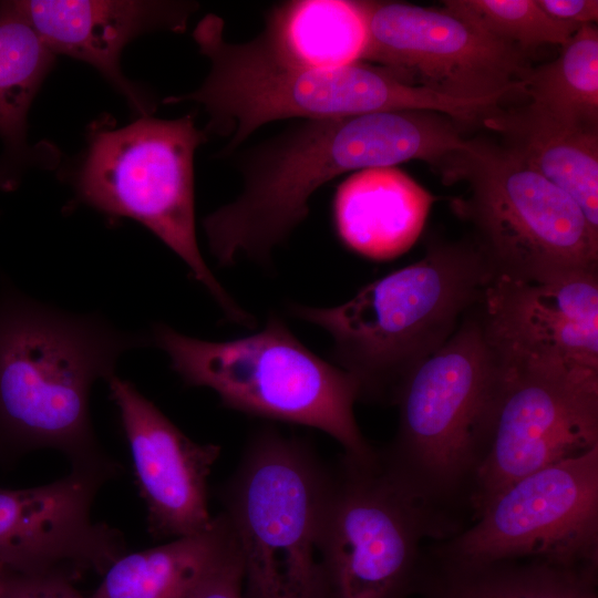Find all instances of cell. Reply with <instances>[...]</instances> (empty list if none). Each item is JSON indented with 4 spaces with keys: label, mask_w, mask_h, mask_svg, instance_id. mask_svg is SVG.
Wrapping results in <instances>:
<instances>
[{
    "label": "cell",
    "mask_w": 598,
    "mask_h": 598,
    "mask_svg": "<svg viewBox=\"0 0 598 598\" xmlns=\"http://www.w3.org/2000/svg\"><path fill=\"white\" fill-rule=\"evenodd\" d=\"M466 192L451 200L493 276L542 280L598 271V233L575 200L499 142L475 137L441 174Z\"/></svg>",
    "instance_id": "obj_9"
},
{
    "label": "cell",
    "mask_w": 598,
    "mask_h": 598,
    "mask_svg": "<svg viewBox=\"0 0 598 598\" xmlns=\"http://www.w3.org/2000/svg\"><path fill=\"white\" fill-rule=\"evenodd\" d=\"M153 342L187 385L212 389L226 408L320 430L352 457L377 456L355 419L357 379L308 349L277 316L261 331L226 341L157 324Z\"/></svg>",
    "instance_id": "obj_6"
},
{
    "label": "cell",
    "mask_w": 598,
    "mask_h": 598,
    "mask_svg": "<svg viewBox=\"0 0 598 598\" xmlns=\"http://www.w3.org/2000/svg\"><path fill=\"white\" fill-rule=\"evenodd\" d=\"M522 92L533 105L564 123L598 128L597 25H581L556 59L532 66Z\"/></svg>",
    "instance_id": "obj_24"
},
{
    "label": "cell",
    "mask_w": 598,
    "mask_h": 598,
    "mask_svg": "<svg viewBox=\"0 0 598 598\" xmlns=\"http://www.w3.org/2000/svg\"><path fill=\"white\" fill-rule=\"evenodd\" d=\"M367 25L362 61L403 83L455 100H502L522 92L528 58L444 6L358 0Z\"/></svg>",
    "instance_id": "obj_12"
},
{
    "label": "cell",
    "mask_w": 598,
    "mask_h": 598,
    "mask_svg": "<svg viewBox=\"0 0 598 598\" xmlns=\"http://www.w3.org/2000/svg\"><path fill=\"white\" fill-rule=\"evenodd\" d=\"M116 473L72 466L52 483L20 489L0 487V555L16 571L59 574L76 580L103 574L127 553L121 533L94 522V497Z\"/></svg>",
    "instance_id": "obj_15"
},
{
    "label": "cell",
    "mask_w": 598,
    "mask_h": 598,
    "mask_svg": "<svg viewBox=\"0 0 598 598\" xmlns=\"http://www.w3.org/2000/svg\"><path fill=\"white\" fill-rule=\"evenodd\" d=\"M505 373L486 338L478 305L394 391L398 429L378 450V463L433 542L461 533L474 520L478 476L492 446Z\"/></svg>",
    "instance_id": "obj_2"
},
{
    "label": "cell",
    "mask_w": 598,
    "mask_h": 598,
    "mask_svg": "<svg viewBox=\"0 0 598 598\" xmlns=\"http://www.w3.org/2000/svg\"><path fill=\"white\" fill-rule=\"evenodd\" d=\"M443 6L527 58L544 45L563 47L580 28L553 18L536 0H445Z\"/></svg>",
    "instance_id": "obj_25"
},
{
    "label": "cell",
    "mask_w": 598,
    "mask_h": 598,
    "mask_svg": "<svg viewBox=\"0 0 598 598\" xmlns=\"http://www.w3.org/2000/svg\"><path fill=\"white\" fill-rule=\"evenodd\" d=\"M207 138L193 114L140 116L122 127L102 117L87 130L72 182L79 202L110 219L132 218L148 228L187 265L228 320L252 328L254 317L213 275L196 239L194 155Z\"/></svg>",
    "instance_id": "obj_7"
},
{
    "label": "cell",
    "mask_w": 598,
    "mask_h": 598,
    "mask_svg": "<svg viewBox=\"0 0 598 598\" xmlns=\"http://www.w3.org/2000/svg\"><path fill=\"white\" fill-rule=\"evenodd\" d=\"M480 311L506 369L598 379V271L542 280L494 276Z\"/></svg>",
    "instance_id": "obj_13"
},
{
    "label": "cell",
    "mask_w": 598,
    "mask_h": 598,
    "mask_svg": "<svg viewBox=\"0 0 598 598\" xmlns=\"http://www.w3.org/2000/svg\"><path fill=\"white\" fill-rule=\"evenodd\" d=\"M148 341L100 318L68 315L4 288L0 439L22 450H56L72 466L118 472L94 435L90 393L96 380L114 375L123 352Z\"/></svg>",
    "instance_id": "obj_3"
},
{
    "label": "cell",
    "mask_w": 598,
    "mask_h": 598,
    "mask_svg": "<svg viewBox=\"0 0 598 598\" xmlns=\"http://www.w3.org/2000/svg\"><path fill=\"white\" fill-rule=\"evenodd\" d=\"M493 277L472 240L433 243L341 305L291 311L331 336L333 359L357 379L361 400L391 404L401 380L453 336Z\"/></svg>",
    "instance_id": "obj_5"
},
{
    "label": "cell",
    "mask_w": 598,
    "mask_h": 598,
    "mask_svg": "<svg viewBox=\"0 0 598 598\" xmlns=\"http://www.w3.org/2000/svg\"><path fill=\"white\" fill-rule=\"evenodd\" d=\"M426 538L377 456L328 468L319 527L326 598H413Z\"/></svg>",
    "instance_id": "obj_10"
},
{
    "label": "cell",
    "mask_w": 598,
    "mask_h": 598,
    "mask_svg": "<svg viewBox=\"0 0 598 598\" xmlns=\"http://www.w3.org/2000/svg\"><path fill=\"white\" fill-rule=\"evenodd\" d=\"M12 3L52 53L96 69L138 116H151L156 103L122 72V51L147 32H184L198 7L190 1L157 0H17Z\"/></svg>",
    "instance_id": "obj_17"
},
{
    "label": "cell",
    "mask_w": 598,
    "mask_h": 598,
    "mask_svg": "<svg viewBox=\"0 0 598 598\" xmlns=\"http://www.w3.org/2000/svg\"><path fill=\"white\" fill-rule=\"evenodd\" d=\"M55 54L43 43L12 1H0V188L12 189L27 167L53 168L56 151L28 144V113Z\"/></svg>",
    "instance_id": "obj_20"
},
{
    "label": "cell",
    "mask_w": 598,
    "mask_h": 598,
    "mask_svg": "<svg viewBox=\"0 0 598 598\" xmlns=\"http://www.w3.org/2000/svg\"><path fill=\"white\" fill-rule=\"evenodd\" d=\"M458 146L455 122L431 110L302 120L245 153L240 194L203 221L209 249L221 266L241 255L269 261L331 179L412 159L437 169Z\"/></svg>",
    "instance_id": "obj_1"
},
{
    "label": "cell",
    "mask_w": 598,
    "mask_h": 598,
    "mask_svg": "<svg viewBox=\"0 0 598 598\" xmlns=\"http://www.w3.org/2000/svg\"><path fill=\"white\" fill-rule=\"evenodd\" d=\"M538 6L555 19L577 24H596L598 1L596 0H536Z\"/></svg>",
    "instance_id": "obj_28"
},
{
    "label": "cell",
    "mask_w": 598,
    "mask_h": 598,
    "mask_svg": "<svg viewBox=\"0 0 598 598\" xmlns=\"http://www.w3.org/2000/svg\"><path fill=\"white\" fill-rule=\"evenodd\" d=\"M256 39L283 64L338 69L362 61L367 25L358 0H291L270 10Z\"/></svg>",
    "instance_id": "obj_23"
},
{
    "label": "cell",
    "mask_w": 598,
    "mask_h": 598,
    "mask_svg": "<svg viewBox=\"0 0 598 598\" xmlns=\"http://www.w3.org/2000/svg\"><path fill=\"white\" fill-rule=\"evenodd\" d=\"M434 202L435 196L394 166L364 168L338 186L333 220L349 249L389 260L414 245Z\"/></svg>",
    "instance_id": "obj_18"
},
{
    "label": "cell",
    "mask_w": 598,
    "mask_h": 598,
    "mask_svg": "<svg viewBox=\"0 0 598 598\" xmlns=\"http://www.w3.org/2000/svg\"><path fill=\"white\" fill-rule=\"evenodd\" d=\"M193 37L209 61V72L193 92L168 96L166 104L194 102L209 116L204 128L229 137L235 151L260 126L288 118L319 120L390 110H431L471 124L484 101L439 95L403 83L388 69L355 62L338 69H309L275 60L257 41L229 42L224 20L206 14Z\"/></svg>",
    "instance_id": "obj_4"
},
{
    "label": "cell",
    "mask_w": 598,
    "mask_h": 598,
    "mask_svg": "<svg viewBox=\"0 0 598 598\" xmlns=\"http://www.w3.org/2000/svg\"><path fill=\"white\" fill-rule=\"evenodd\" d=\"M505 372L474 520L509 485L598 445V379Z\"/></svg>",
    "instance_id": "obj_14"
},
{
    "label": "cell",
    "mask_w": 598,
    "mask_h": 598,
    "mask_svg": "<svg viewBox=\"0 0 598 598\" xmlns=\"http://www.w3.org/2000/svg\"><path fill=\"white\" fill-rule=\"evenodd\" d=\"M74 581L59 574L25 573L7 569L0 598H89Z\"/></svg>",
    "instance_id": "obj_26"
},
{
    "label": "cell",
    "mask_w": 598,
    "mask_h": 598,
    "mask_svg": "<svg viewBox=\"0 0 598 598\" xmlns=\"http://www.w3.org/2000/svg\"><path fill=\"white\" fill-rule=\"evenodd\" d=\"M234 543L228 520L219 513L202 533L125 553L102 574L89 598H190Z\"/></svg>",
    "instance_id": "obj_22"
},
{
    "label": "cell",
    "mask_w": 598,
    "mask_h": 598,
    "mask_svg": "<svg viewBox=\"0 0 598 598\" xmlns=\"http://www.w3.org/2000/svg\"><path fill=\"white\" fill-rule=\"evenodd\" d=\"M7 569H8L7 564H6L4 559L2 558V556L0 555V589L2 587L4 577H6V574H7Z\"/></svg>",
    "instance_id": "obj_29"
},
{
    "label": "cell",
    "mask_w": 598,
    "mask_h": 598,
    "mask_svg": "<svg viewBox=\"0 0 598 598\" xmlns=\"http://www.w3.org/2000/svg\"><path fill=\"white\" fill-rule=\"evenodd\" d=\"M328 468L306 442L262 429L220 492L244 598H326L319 527Z\"/></svg>",
    "instance_id": "obj_8"
},
{
    "label": "cell",
    "mask_w": 598,
    "mask_h": 598,
    "mask_svg": "<svg viewBox=\"0 0 598 598\" xmlns=\"http://www.w3.org/2000/svg\"><path fill=\"white\" fill-rule=\"evenodd\" d=\"M130 446L134 475L147 511L150 533L178 538L208 529V477L220 446L185 435L130 381L107 380Z\"/></svg>",
    "instance_id": "obj_16"
},
{
    "label": "cell",
    "mask_w": 598,
    "mask_h": 598,
    "mask_svg": "<svg viewBox=\"0 0 598 598\" xmlns=\"http://www.w3.org/2000/svg\"><path fill=\"white\" fill-rule=\"evenodd\" d=\"M190 598H244L243 564L236 540Z\"/></svg>",
    "instance_id": "obj_27"
},
{
    "label": "cell",
    "mask_w": 598,
    "mask_h": 598,
    "mask_svg": "<svg viewBox=\"0 0 598 598\" xmlns=\"http://www.w3.org/2000/svg\"><path fill=\"white\" fill-rule=\"evenodd\" d=\"M480 123L527 166L568 194L598 233V128L564 123L530 102L498 105Z\"/></svg>",
    "instance_id": "obj_19"
},
{
    "label": "cell",
    "mask_w": 598,
    "mask_h": 598,
    "mask_svg": "<svg viewBox=\"0 0 598 598\" xmlns=\"http://www.w3.org/2000/svg\"><path fill=\"white\" fill-rule=\"evenodd\" d=\"M440 565L545 559L598 566V445L498 493L461 533L423 547Z\"/></svg>",
    "instance_id": "obj_11"
},
{
    "label": "cell",
    "mask_w": 598,
    "mask_h": 598,
    "mask_svg": "<svg viewBox=\"0 0 598 598\" xmlns=\"http://www.w3.org/2000/svg\"><path fill=\"white\" fill-rule=\"evenodd\" d=\"M420 598H598V566L545 559H506L471 565L421 560Z\"/></svg>",
    "instance_id": "obj_21"
}]
</instances>
